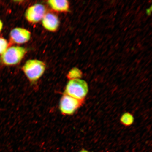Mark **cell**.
Masks as SVG:
<instances>
[{
	"label": "cell",
	"mask_w": 152,
	"mask_h": 152,
	"mask_svg": "<svg viewBox=\"0 0 152 152\" xmlns=\"http://www.w3.org/2000/svg\"><path fill=\"white\" fill-rule=\"evenodd\" d=\"M88 91V85L86 82L80 79H73L68 81L64 94L83 101L87 96Z\"/></svg>",
	"instance_id": "6da1fadb"
},
{
	"label": "cell",
	"mask_w": 152,
	"mask_h": 152,
	"mask_svg": "<svg viewBox=\"0 0 152 152\" xmlns=\"http://www.w3.org/2000/svg\"><path fill=\"white\" fill-rule=\"evenodd\" d=\"M25 75L29 80L34 82L37 81L43 75L45 69V64L41 61L29 60L22 67Z\"/></svg>",
	"instance_id": "7a4b0ae2"
},
{
	"label": "cell",
	"mask_w": 152,
	"mask_h": 152,
	"mask_svg": "<svg viewBox=\"0 0 152 152\" xmlns=\"http://www.w3.org/2000/svg\"><path fill=\"white\" fill-rule=\"evenodd\" d=\"M27 52L24 48L12 46L7 48L1 55V60L6 65H15L20 62Z\"/></svg>",
	"instance_id": "3957f363"
},
{
	"label": "cell",
	"mask_w": 152,
	"mask_h": 152,
	"mask_svg": "<svg viewBox=\"0 0 152 152\" xmlns=\"http://www.w3.org/2000/svg\"><path fill=\"white\" fill-rule=\"evenodd\" d=\"M82 102L64 94L60 100V111L64 115H72L80 107Z\"/></svg>",
	"instance_id": "277c9868"
},
{
	"label": "cell",
	"mask_w": 152,
	"mask_h": 152,
	"mask_svg": "<svg viewBox=\"0 0 152 152\" xmlns=\"http://www.w3.org/2000/svg\"><path fill=\"white\" fill-rule=\"evenodd\" d=\"M45 12L46 9L44 6L37 4L28 7L26 12V18L30 23H37L42 20Z\"/></svg>",
	"instance_id": "5b68a950"
},
{
	"label": "cell",
	"mask_w": 152,
	"mask_h": 152,
	"mask_svg": "<svg viewBox=\"0 0 152 152\" xmlns=\"http://www.w3.org/2000/svg\"><path fill=\"white\" fill-rule=\"evenodd\" d=\"M10 37L13 42L21 44L27 42L29 40L31 37V33L26 28H16L11 30Z\"/></svg>",
	"instance_id": "8992f818"
},
{
	"label": "cell",
	"mask_w": 152,
	"mask_h": 152,
	"mask_svg": "<svg viewBox=\"0 0 152 152\" xmlns=\"http://www.w3.org/2000/svg\"><path fill=\"white\" fill-rule=\"evenodd\" d=\"M42 20L44 28L49 31H56L59 26V21L58 17L52 13L45 14Z\"/></svg>",
	"instance_id": "52a82bcc"
},
{
	"label": "cell",
	"mask_w": 152,
	"mask_h": 152,
	"mask_svg": "<svg viewBox=\"0 0 152 152\" xmlns=\"http://www.w3.org/2000/svg\"><path fill=\"white\" fill-rule=\"evenodd\" d=\"M48 3L53 10L58 12H67L69 9V3L66 0H49Z\"/></svg>",
	"instance_id": "ba28073f"
},
{
	"label": "cell",
	"mask_w": 152,
	"mask_h": 152,
	"mask_svg": "<svg viewBox=\"0 0 152 152\" xmlns=\"http://www.w3.org/2000/svg\"><path fill=\"white\" fill-rule=\"evenodd\" d=\"M133 116L129 113H126L123 115L121 118V121L124 124L129 125L132 124L134 121Z\"/></svg>",
	"instance_id": "9c48e42d"
},
{
	"label": "cell",
	"mask_w": 152,
	"mask_h": 152,
	"mask_svg": "<svg viewBox=\"0 0 152 152\" xmlns=\"http://www.w3.org/2000/svg\"><path fill=\"white\" fill-rule=\"evenodd\" d=\"M82 76V72L77 68L72 69L69 72L68 77L70 78V80L79 79Z\"/></svg>",
	"instance_id": "30bf717a"
},
{
	"label": "cell",
	"mask_w": 152,
	"mask_h": 152,
	"mask_svg": "<svg viewBox=\"0 0 152 152\" xmlns=\"http://www.w3.org/2000/svg\"><path fill=\"white\" fill-rule=\"evenodd\" d=\"M8 43L6 39L3 37H0V55L4 53L8 48Z\"/></svg>",
	"instance_id": "8fae6325"
},
{
	"label": "cell",
	"mask_w": 152,
	"mask_h": 152,
	"mask_svg": "<svg viewBox=\"0 0 152 152\" xmlns=\"http://www.w3.org/2000/svg\"><path fill=\"white\" fill-rule=\"evenodd\" d=\"M3 28V23L1 20H0V32L1 31Z\"/></svg>",
	"instance_id": "7c38bea8"
},
{
	"label": "cell",
	"mask_w": 152,
	"mask_h": 152,
	"mask_svg": "<svg viewBox=\"0 0 152 152\" xmlns=\"http://www.w3.org/2000/svg\"><path fill=\"white\" fill-rule=\"evenodd\" d=\"M79 152H89V151H87V150H86L83 149V150H81V151H80Z\"/></svg>",
	"instance_id": "4fadbf2b"
}]
</instances>
